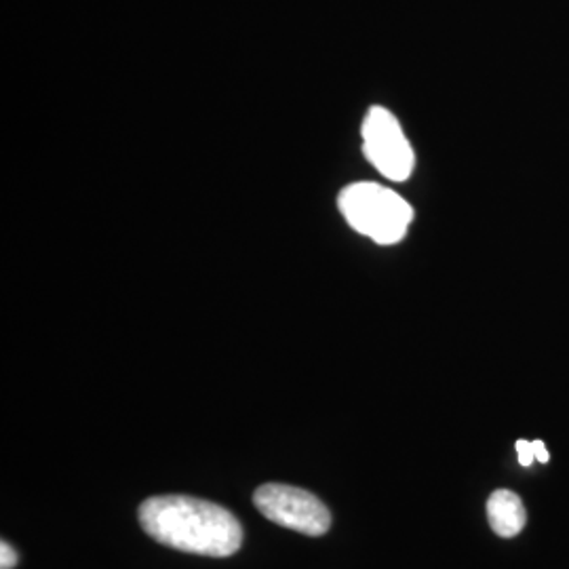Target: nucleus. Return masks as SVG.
<instances>
[{
	"instance_id": "1",
	"label": "nucleus",
	"mask_w": 569,
	"mask_h": 569,
	"mask_svg": "<svg viewBox=\"0 0 569 569\" xmlns=\"http://www.w3.org/2000/svg\"><path fill=\"white\" fill-rule=\"evenodd\" d=\"M140 526L169 549L203 557H230L243 545V528L230 510L190 496L148 498Z\"/></svg>"
},
{
	"instance_id": "2",
	"label": "nucleus",
	"mask_w": 569,
	"mask_h": 569,
	"mask_svg": "<svg viewBox=\"0 0 569 569\" xmlns=\"http://www.w3.org/2000/svg\"><path fill=\"white\" fill-rule=\"evenodd\" d=\"M338 203L346 222L378 244L403 241L413 220L411 204L380 183H352L342 190Z\"/></svg>"
},
{
	"instance_id": "3",
	"label": "nucleus",
	"mask_w": 569,
	"mask_h": 569,
	"mask_svg": "<svg viewBox=\"0 0 569 569\" xmlns=\"http://www.w3.org/2000/svg\"><path fill=\"white\" fill-rule=\"evenodd\" d=\"M253 505L268 521L305 536H323L331 528L329 509L306 489L266 483L256 489Z\"/></svg>"
},
{
	"instance_id": "4",
	"label": "nucleus",
	"mask_w": 569,
	"mask_h": 569,
	"mask_svg": "<svg viewBox=\"0 0 569 569\" xmlns=\"http://www.w3.org/2000/svg\"><path fill=\"white\" fill-rule=\"evenodd\" d=\"M361 136L367 161L376 171L392 182H406L413 171L416 157L397 117L382 106L369 108Z\"/></svg>"
},
{
	"instance_id": "5",
	"label": "nucleus",
	"mask_w": 569,
	"mask_h": 569,
	"mask_svg": "<svg viewBox=\"0 0 569 569\" xmlns=\"http://www.w3.org/2000/svg\"><path fill=\"white\" fill-rule=\"evenodd\" d=\"M488 521L500 538L519 536L528 521L523 500L510 489L493 491L488 500Z\"/></svg>"
},
{
	"instance_id": "6",
	"label": "nucleus",
	"mask_w": 569,
	"mask_h": 569,
	"mask_svg": "<svg viewBox=\"0 0 569 569\" xmlns=\"http://www.w3.org/2000/svg\"><path fill=\"white\" fill-rule=\"evenodd\" d=\"M16 566H18V552L9 542H2L0 545V569H13Z\"/></svg>"
},
{
	"instance_id": "7",
	"label": "nucleus",
	"mask_w": 569,
	"mask_h": 569,
	"mask_svg": "<svg viewBox=\"0 0 569 569\" xmlns=\"http://www.w3.org/2000/svg\"><path fill=\"white\" fill-rule=\"evenodd\" d=\"M515 449H517V458H519V465H521V467H531V465H533L536 456H533L531 443L521 439V441H517Z\"/></svg>"
},
{
	"instance_id": "8",
	"label": "nucleus",
	"mask_w": 569,
	"mask_h": 569,
	"mask_svg": "<svg viewBox=\"0 0 569 569\" xmlns=\"http://www.w3.org/2000/svg\"><path fill=\"white\" fill-rule=\"evenodd\" d=\"M531 448H533V456H536V460H538V462H542V465H547V462H549V451H547V446H545L542 441H533V443H531Z\"/></svg>"
}]
</instances>
